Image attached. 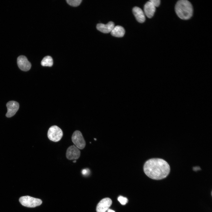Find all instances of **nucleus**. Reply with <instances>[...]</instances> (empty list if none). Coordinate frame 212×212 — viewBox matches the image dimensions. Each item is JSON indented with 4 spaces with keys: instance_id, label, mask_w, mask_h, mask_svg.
<instances>
[{
    "instance_id": "f257e3e1",
    "label": "nucleus",
    "mask_w": 212,
    "mask_h": 212,
    "mask_svg": "<svg viewBox=\"0 0 212 212\" xmlns=\"http://www.w3.org/2000/svg\"><path fill=\"white\" fill-rule=\"evenodd\" d=\"M145 174L149 178L159 180L165 178L170 170L168 163L161 158H152L147 161L143 166Z\"/></svg>"
},
{
    "instance_id": "f03ea898",
    "label": "nucleus",
    "mask_w": 212,
    "mask_h": 212,
    "mask_svg": "<svg viewBox=\"0 0 212 212\" xmlns=\"http://www.w3.org/2000/svg\"><path fill=\"white\" fill-rule=\"evenodd\" d=\"M175 12L181 19L188 20L192 16L193 14V8L191 3L186 0L178 1L175 7Z\"/></svg>"
},
{
    "instance_id": "7ed1b4c3",
    "label": "nucleus",
    "mask_w": 212,
    "mask_h": 212,
    "mask_svg": "<svg viewBox=\"0 0 212 212\" xmlns=\"http://www.w3.org/2000/svg\"><path fill=\"white\" fill-rule=\"evenodd\" d=\"M19 201L22 206L30 208L39 206L42 203L41 199L28 196L20 197Z\"/></svg>"
},
{
    "instance_id": "20e7f679",
    "label": "nucleus",
    "mask_w": 212,
    "mask_h": 212,
    "mask_svg": "<svg viewBox=\"0 0 212 212\" xmlns=\"http://www.w3.org/2000/svg\"><path fill=\"white\" fill-rule=\"evenodd\" d=\"M63 133L61 129L56 125L51 126L47 132V136L50 140L54 142L59 141L62 138Z\"/></svg>"
},
{
    "instance_id": "39448f33",
    "label": "nucleus",
    "mask_w": 212,
    "mask_h": 212,
    "mask_svg": "<svg viewBox=\"0 0 212 212\" xmlns=\"http://www.w3.org/2000/svg\"><path fill=\"white\" fill-rule=\"evenodd\" d=\"M72 140L75 146L78 149H83L85 147V141L80 131L77 130L73 132L72 136Z\"/></svg>"
},
{
    "instance_id": "423d86ee",
    "label": "nucleus",
    "mask_w": 212,
    "mask_h": 212,
    "mask_svg": "<svg viewBox=\"0 0 212 212\" xmlns=\"http://www.w3.org/2000/svg\"><path fill=\"white\" fill-rule=\"evenodd\" d=\"M66 157L69 160L78 159L80 155V151L74 145L69 147L67 149L66 153Z\"/></svg>"
},
{
    "instance_id": "0eeeda50",
    "label": "nucleus",
    "mask_w": 212,
    "mask_h": 212,
    "mask_svg": "<svg viewBox=\"0 0 212 212\" xmlns=\"http://www.w3.org/2000/svg\"><path fill=\"white\" fill-rule=\"evenodd\" d=\"M17 63L19 67L21 70L24 71L29 70L31 67V63L24 56L21 55L18 57Z\"/></svg>"
},
{
    "instance_id": "6e6552de",
    "label": "nucleus",
    "mask_w": 212,
    "mask_h": 212,
    "mask_svg": "<svg viewBox=\"0 0 212 212\" xmlns=\"http://www.w3.org/2000/svg\"><path fill=\"white\" fill-rule=\"evenodd\" d=\"M6 106L7 109V112L6 116L8 117H10L13 116L18 110L19 108V103L15 101H11L8 102Z\"/></svg>"
},
{
    "instance_id": "1a4fd4ad",
    "label": "nucleus",
    "mask_w": 212,
    "mask_h": 212,
    "mask_svg": "<svg viewBox=\"0 0 212 212\" xmlns=\"http://www.w3.org/2000/svg\"><path fill=\"white\" fill-rule=\"evenodd\" d=\"M112 203V201L109 198H105L100 201L97 208V212H105L108 210Z\"/></svg>"
},
{
    "instance_id": "9d476101",
    "label": "nucleus",
    "mask_w": 212,
    "mask_h": 212,
    "mask_svg": "<svg viewBox=\"0 0 212 212\" xmlns=\"http://www.w3.org/2000/svg\"><path fill=\"white\" fill-rule=\"evenodd\" d=\"M114 26V23L113 22L110 21L106 24H98L97 25L96 27L100 31L104 33H108L111 32Z\"/></svg>"
},
{
    "instance_id": "9b49d317",
    "label": "nucleus",
    "mask_w": 212,
    "mask_h": 212,
    "mask_svg": "<svg viewBox=\"0 0 212 212\" xmlns=\"http://www.w3.org/2000/svg\"><path fill=\"white\" fill-rule=\"evenodd\" d=\"M155 9L153 5L150 1H148L144 6V13L148 17L151 18L154 14Z\"/></svg>"
},
{
    "instance_id": "f8f14e48",
    "label": "nucleus",
    "mask_w": 212,
    "mask_h": 212,
    "mask_svg": "<svg viewBox=\"0 0 212 212\" xmlns=\"http://www.w3.org/2000/svg\"><path fill=\"white\" fill-rule=\"evenodd\" d=\"M132 11L136 20L138 22L142 23L145 21V14L140 8L137 6L133 8Z\"/></svg>"
},
{
    "instance_id": "ddd939ff",
    "label": "nucleus",
    "mask_w": 212,
    "mask_h": 212,
    "mask_svg": "<svg viewBox=\"0 0 212 212\" xmlns=\"http://www.w3.org/2000/svg\"><path fill=\"white\" fill-rule=\"evenodd\" d=\"M125 32V29L122 26L117 25L114 27L110 32L112 36L120 37L124 36Z\"/></svg>"
},
{
    "instance_id": "4468645a",
    "label": "nucleus",
    "mask_w": 212,
    "mask_h": 212,
    "mask_svg": "<svg viewBox=\"0 0 212 212\" xmlns=\"http://www.w3.org/2000/svg\"><path fill=\"white\" fill-rule=\"evenodd\" d=\"M41 64L43 66H52L53 64L52 58L49 56L44 57L42 60Z\"/></svg>"
},
{
    "instance_id": "2eb2a0df",
    "label": "nucleus",
    "mask_w": 212,
    "mask_h": 212,
    "mask_svg": "<svg viewBox=\"0 0 212 212\" xmlns=\"http://www.w3.org/2000/svg\"><path fill=\"white\" fill-rule=\"evenodd\" d=\"M67 3L71 6H78L82 1V0H67Z\"/></svg>"
},
{
    "instance_id": "dca6fc26",
    "label": "nucleus",
    "mask_w": 212,
    "mask_h": 212,
    "mask_svg": "<svg viewBox=\"0 0 212 212\" xmlns=\"http://www.w3.org/2000/svg\"><path fill=\"white\" fill-rule=\"evenodd\" d=\"M118 200L122 205H125L128 201L127 199L122 196H119L118 198Z\"/></svg>"
},
{
    "instance_id": "f3484780",
    "label": "nucleus",
    "mask_w": 212,
    "mask_h": 212,
    "mask_svg": "<svg viewBox=\"0 0 212 212\" xmlns=\"http://www.w3.org/2000/svg\"><path fill=\"white\" fill-rule=\"evenodd\" d=\"M155 7H158L160 4V1L159 0H150L149 1Z\"/></svg>"
},
{
    "instance_id": "a211bd4d",
    "label": "nucleus",
    "mask_w": 212,
    "mask_h": 212,
    "mask_svg": "<svg viewBox=\"0 0 212 212\" xmlns=\"http://www.w3.org/2000/svg\"><path fill=\"white\" fill-rule=\"evenodd\" d=\"M88 171L87 169H83L82 170V173L84 175H86L87 174Z\"/></svg>"
},
{
    "instance_id": "6ab92c4d",
    "label": "nucleus",
    "mask_w": 212,
    "mask_h": 212,
    "mask_svg": "<svg viewBox=\"0 0 212 212\" xmlns=\"http://www.w3.org/2000/svg\"><path fill=\"white\" fill-rule=\"evenodd\" d=\"M107 212H115L114 211L111 210V209H108V210Z\"/></svg>"
},
{
    "instance_id": "aec40b11",
    "label": "nucleus",
    "mask_w": 212,
    "mask_h": 212,
    "mask_svg": "<svg viewBox=\"0 0 212 212\" xmlns=\"http://www.w3.org/2000/svg\"><path fill=\"white\" fill-rule=\"evenodd\" d=\"M76 160H74L73 161V162L74 163H76Z\"/></svg>"
}]
</instances>
